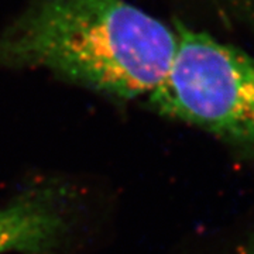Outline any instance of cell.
<instances>
[{"mask_svg": "<svg viewBox=\"0 0 254 254\" xmlns=\"http://www.w3.org/2000/svg\"><path fill=\"white\" fill-rule=\"evenodd\" d=\"M177 30L127 0H34L0 33V65L47 68L120 99L150 96Z\"/></svg>", "mask_w": 254, "mask_h": 254, "instance_id": "1", "label": "cell"}, {"mask_svg": "<svg viewBox=\"0 0 254 254\" xmlns=\"http://www.w3.org/2000/svg\"><path fill=\"white\" fill-rule=\"evenodd\" d=\"M175 30L171 65L148 100L165 116L253 148L254 58L181 23Z\"/></svg>", "mask_w": 254, "mask_h": 254, "instance_id": "2", "label": "cell"}, {"mask_svg": "<svg viewBox=\"0 0 254 254\" xmlns=\"http://www.w3.org/2000/svg\"><path fill=\"white\" fill-rule=\"evenodd\" d=\"M64 219L51 199L28 196L0 209V254L40 253L60 237Z\"/></svg>", "mask_w": 254, "mask_h": 254, "instance_id": "3", "label": "cell"}, {"mask_svg": "<svg viewBox=\"0 0 254 254\" xmlns=\"http://www.w3.org/2000/svg\"><path fill=\"white\" fill-rule=\"evenodd\" d=\"M245 254H254V247L253 249H250V250H247Z\"/></svg>", "mask_w": 254, "mask_h": 254, "instance_id": "4", "label": "cell"}]
</instances>
